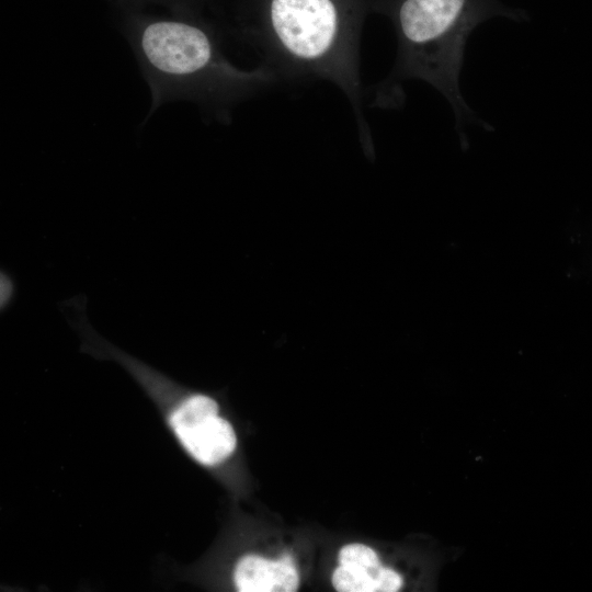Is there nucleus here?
<instances>
[{"label": "nucleus", "instance_id": "nucleus-1", "mask_svg": "<svg viewBox=\"0 0 592 592\" xmlns=\"http://www.w3.org/2000/svg\"><path fill=\"white\" fill-rule=\"evenodd\" d=\"M130 43L150 90L147 117L168 102L191 101L226 119L236 104L277 79L267 66L234 65L207 31L185 21L147 22L134 30Z\"/></svg>", "mask_w": 592, "mask_h": 592}, {"label": "nucleus", "instance_id": "nucleus-2", "mask_svg": "<svg viewBox=\"0 0 592 592\" xmlns=\"http://www.w3.org/2000/svg\"><path fill=\"white\" fill-rule=\"evenodd\" d=\"M503 15L513 20L523 12L499 0H398L395 21L398 54L396 79H421L439 90L451 103L462 144L466 122H475L459 90L466 42L477 25Z\"/></svg>", "mask_w": 592, "mask_h": 592}, {"label": "nucleus", "instance_id": "nucleus-3", "mask_svg": "<svg viewBox=\"0 0 592 592\" xmlns=\"http://www.w3.org/2000/svg\"><path fill=\"white\" fill-rule=\"evenodd\" d=\"M262 49L277 75L317 77L339 87L355 113L362 144L372 151L362 106L360 47L334 0H270Z\"/></svg>", "mask_w": 592, "mask_h": 592}, {"label": "nucleus", "instance_id": "nucleus-4", "mask_svg": "<svg viewBox=\"0 0 592 592\" xmlns=\"http://www.w3.org/2000/svg\"><path fill=\"white\" fill-rule=\"evenodd\" d=\"M218 403L212 397L194 394L185 397L171 414V425L189 453L204 465H215L232 454L236 434L218 417Z\"/></svg>", "mask_w": 592, "mask_h": 592}, {"label": "nucleus", "instance_id": "nucleus-5", "mask_svg": "<svg viewBox=\"0 0 592 592\" xmlns=\"http://www.w3.org/2000/svg\"><path fill=\"white\" fill-rule=\"evenodd\" d=\"M234 579L241 592H293L299 584L297 570L288 554L280 560L247 555L238 561Z\"/></svg>", "mask_w": 592, "mask_h": 592}, {"label": "nucleus", "instance_id": "nucleus-6", "mask_svg": "<svg viewBox=\"0 0 592 592\" xmlns=\"http://www.w3.org/2000/svg\"><path fill=\"white\" fill-rule=\"evenodd\" d=\"M332 584L340 592H395L402 585V578L392 569L378 573L339 566L332 574Z\"/></svg>", "mask_w": 592, "mask_h": 592}, {"label": "nucleus", "instance_id": "nucleus-7", "mask_svg": "<svg viewBox=\"0 0 592 592\" xmlns=\"http://www.w3.org/2000/svg\"><path fill=\"white\" fill-rule=\"evenodd\" d=\"M339 562L341 566L371 573H378L383 569L377 554L362 544H350L342 547L339 553Z\"/></svg>", "mask_w": 592, "mask_h": 592}]
</instances>
